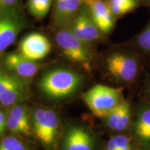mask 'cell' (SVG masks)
<instances>
[{"mask_svg":"<svg viewBox=\"0 0 150 150\" xmlns=\"http://www.w3.org/2000/svg\"><path fill=\"white\" fill-rule=\"evenodd\" d=\"M81 1H82V2H83V0H81Z\"/></svg>","mask_w":150,"mask_h":150,"instance_id":"28","label":"cell"},{"mask_svg":"<svg viewBox=\"0 0 150 150\" xmlns=\"http://www.w3.org/2000/svg\"><path fill=\"white\" fill-rule=\"evenodd\" d=\"M136 44L140 49L150 54V22L138 35Z\"/></svg>","mask_w":150,"mask_h":150,"instance_id":"20","label":"cell"},{"mask_svg":"<svg viewBox=\"0 0 150 150\" xmlns=\"http://www.w3.org/2000/svg\"><path fill=\"white\" fill-rule=\"evenodd\" d=\"M104 150H117V142H116L115 137H111L107 142L106 147Z\"/></svg>","mask_w":150,"mask_h":150,"instance_id":"22","label":"cell"},{"mask_svg":"<svg viewBox=\"0 0 150 150\" xmlns=\"http://www.w3.org/2000/svg\"><path fill=\"white\" fill-rule=\"evenodd\" d=\"M83 99L95 115L105 117L123 100L122 91L102 84L93 86L84 93Z\"/></svg>","mask_w":150,"mask_h":150,"instance_id":"2","label":"cell"},{"mask_svg":"<svg viewBox=\"0 0 150 150\" xmlns=\"http://www.w3.org/2000/svg\"><path fill=\"white\" fill-rule=\"evenodd\" d=\"M149 93H150V85H149Z\"/></svg>","mask_w":150,"mask_h":150,"instance_id":"27","label":"cell"},{"mask_svg":"<svg viewBox=\"0 0 150 150\" xmlns=\"http://www.w3.org/2000/svg\"><path fill=\"white\" fill-rule=\"evenodd\" d=\"M63 150H95L91 134L81 127H72L67 130L63 141Z\"/></svg>","mask_w":150,"mask_h":150,"instance_id":"12","label":"cell"},{"mask_svg":"<svg viewBox=\"0 0 150 150\" xmlns=\"http://www.w3.org/2000/svg\"><path fill=\"white\" fill-rule=\"evenodd\" d=\"M73 20L71 32L86 44L95 42L103 33L93 20L88 8L83 4Z\"/></svg>","mask_w":150,"mask_h":150,"instance_id":"6","label":"cell"},{"mask_svg":"<svg viewBox=\"0 0 150 150\" xmlns=\"http://www.w3.org/2000/svg\"><path fill=\"white\" fill-rule=\"evenodd\" d=\"M83 4L103 34H108L115 24V16L106 0H83Z\"/></svg>","mask_w":150,"mask_h":150,"instance_id":"9","label":"cell"},{"mask_svg":"<svg viewBox=\"0 0 150 150\" xmlns=\"http://www.w3.org/2000/svg\"><path fill=\"white\" fill-rule=\"evenodd\" d=\"M52 0H29L28 8L33 17L42 19L50 11Z\"/></svg>","mask_w":150,"mask_h":150,"instance_id":"17","label":"cell"},{"mask_svg":"<svg viewBox=\"0 0 150 150\" xmlns=\"http://www.w3.org/2000/svg\"><path fill=\"white\" fill-rule=\"evenodd\" d=\"M136 136L144 143H150V108L140 112L134 125Z\"/></svg>","mask_w":150,"mask_h":150,"instance_id":"15","label":"cell"},{"mask_svg":"<svg viewBox=\"0 0 150 150\" xmlns=\"http://www.w3.org/2000/svg\"><path fill=\"white\" fill-rule=\"evenodd\" d=\"M6 121L7 117H6L5 114L0 110V136L3 134L6 127H7Z\"/></svg>","mask_w":150,"mask_h":150,"instance_id":"23","label":"cell"},{"mask_svg":"<svg viewBox=\"0 0 150 150\" xmlns=\"http://www.w3.org/2000/svg\"><path fill=\"white\" fill-rule=\"evenodd\" d=\"M18 0H2V3L4 5H8V6H11L16 4Z\"/></svg>","mask_w":150,"mask_h":150,"instance_id":"24","label":"cell"},{"mask_svg":"<svg viewBox=\"0 0 150 150\" xmlns=\"http://www.w3.org/2000/svg\"><path fill=\"white\" fill-rule=\"evenodd\" d=\"M56 42L67 59L79 65L86 72L91 70L92 55L87 44L67 30L58 31L56 35Z\"/></svg>","mask_w":150,"mask_h":150,"instance_id":"3","label":"cell"},{"mask_svg":"<svg viewBox=\"0 0 150 150\" xmlns=\"http://www.w3.org/2000/svg\"><path fill=\"white\" fill-rule=\"evenodd\" d=\"M106 66L109 74L116 79L128 82L136 78L139 64L133 54L115 52L107 56Z\"/></svg>","mask_w":150,"mask_h":150,"instance_id":"5","label":"cell"},{"mask_svg":"<svg viewBox=\"0 0 150 150\" xmlns=\"http://www.w3.org/2000/svg\"><path fill=\"white\" fill-rule=\"evenodd\" d=\"M81 0H55V18L59 24L74 20L81 8Z\"/></svg>","mask_w":150,"mask_h":150,"instance_id":"14","label":"cell"},{"mask_svg":"<svg viewBox=\"0 0 150 150\" xmlns=\"http://www.w3.org/2000/svg\"><path fill=\"white\" fill-rule=\"evenodd\" d=\"M82 77L79 73L65 68L49 71L40 79L39 87L45 96L61 99L72 96L80 88Z\"/></svg>","mask_w":150,"mask_h":150,"instance_id":"1","label":"cell"},{"mask_svg":"<svg viewBox=\"0 0 150 150\" xmlns=\"http://www.w3.org/2000/svg\"><path fill=\"white\" fill-rule=\"evenodd\" d=\"M141 1V2L142 1L143 3H145V4L147 5H150V0H140Z\"/></svg>","mask_w":150,"mask_h":150,"instance_id":"25","label":"cell"},{"mask_svg":"<svg viewBox=\"0 0 150 150\" xmlns=\"http://www.w3.org/2000/svg\"><path fill=\"white\" fill-rule=\"evenodd\" d=\"M4 63L8 70L22 79L33 77L40 68V64L24 57L20 52L8 54L5 57Z\"/></svg>","mask_w":150,"mask_h":150,"instance_id":"10","label":"cell"},{"mask_svg":"<svg viewBox=\"0 0 150 150\" xmlns=\"http://www.w3.org/2000/svg\"><path fill=\"white\" fill-rule=\"evenodd\" d=\"M6 125L13 134L29 136L32 132V124L27 105H16L7 117Z\"/></svg>","mask_w":150,"mask_h":150,"instance_id":"11","label":"cell"},{"mask_svg":"<svg viewBox=\"0 0 150 150\" xmlns=\"http://www.w3.org/2000/svg\"><path fill=\"white\" fill-rule=\"evenodd\" d=\"M20 53L31 61H37L50 53L52 44L45 35L40 33H31L24 37L19 45Z\"/></svg>","mask_w":150,"mask_h":150,"instance_id":"7","label":"cell"},{"mask_svg":"<svg viewBox=\"0 0 150 150\" xmlns=\"http://www.w3.org/2000/svg\"><path fill=\"white\" fill-rule=\"evenodd\" d=\"M115 137L117 142V150H132V145L128 137L123 135H117Z\"/></svg>","mask_w":150,"mask_h":150,"instance_id":"21","label":"cell"},{"mask_svg":"<svg viewBox=\"0 0 150 150\" xmlns=\"http://www.w3.org/2000/svg\"><path fill=\"white\" fill-rule=\"evenodd\" d=\"M131 112L130 104L123 99L104 118L108 128L115 131H122L126 129L130 123Z\"/></svg>","mask_w":150,"mask_h":150,"instance_id":"13","label":"cell"},{"mask_svg":"<svg viewBox=\"0 0 150 150\" xmlns=\"http://www.w3.org/2000/svg\"><path fill=\"white\" fill-rule=\"evenodd\" d=\"M3 4V3H2V0H0V6H1V5Z\"/></svg>","mask_w":150,"mask_h":150,"instance_id":"26","label":"cell"},{"mask_svg":"<svg viewBox=\"0 0 150 150\" xmlns=\"http://www.w3.org/2000/svg\"><path fill=\"white\" fill-rule=\"evenodd\" d=\"M24 27L23 19L15 12L0 17V54L13 44Z\"/></svg>","mask_w":150,"mask_h":150,"instance_id":"8","label":"cell"},{"mask_svg":"<svg viewBox=\"0 0 150 150\" xmlns=\"http://www.w3.org/2000/svg\"><path fill=\"white\" fill-rule=\"evenodd\" d=\"M0 150H28L27 147L16 137L9 136L0 142Z\"/></svg>","mask_w":150,"mask_h":150,"instance_id":"19","label":"cell"},{"mask_svg":"<svg viewBox=\"0 0 150 150\" xmlns=\"http://www.w3.org/2000/svg\"><path fill=\"white\" fill-rule=\"evenodd\" d=\"M24 83L20 77L7 74L0 70V95L6 91Z\"/></svg>","mask_w":150,"mask_h":150,"instance_id":"18","label":"cell"},{"mask_svg":"<svg viewBox=\"0 0 150 150\" xmlns=\"http://www.w3.org/2000/svg\"><path fill=\"white\" fill-rule=\"evenodd\" d=\"M115 17L122 16L138 8L140 0H106Z\"/></svg>","mask_w":150,"mask_h":150,"instance_id":"16","label":"cell"},{"mask_svg":"<svg viewBox=\"0 0 150 150\" xmlns=\"http://www.w3.org/2000/svg\"><path fill=\"white\" fill-rule=\"evenodd\" d=\"M32 132L42 144L51 146L55 142L59 122L57 115L53 110L37 108L34 110L32 120Z\"/></svg>","mask_w":150,"mask_h":150,"instance_id":"4","label":"cell"}]
</instances>
